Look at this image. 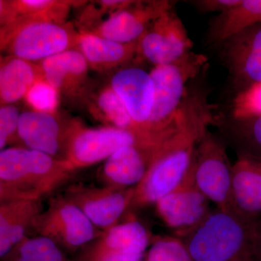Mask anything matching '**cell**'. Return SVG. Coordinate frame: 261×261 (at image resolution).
Masks as SVG:
<instances>
[{
    "label": "cell",
    "mask_w": 261,
    "mask_h": 261,
    "mask_svg": "<svg viewBox=\"0 0 261 261\" xmlns=\"http://www.w3.org/2000/svg\"><path fill=\"white\" fill-rule=\"evenodd\" d=\"M213 110L207 90L200 86L187 89L176 113L174 128L158 145L148 171L135 186L130 207L155 204L181 183L200 139L216 123Z\"/></svg>",
    "instance_id": "6da1fadb"
},
{
    "label": "cell",
    "mask_w": 261,
    "mask_h": 261,
    "mask_svg": "<svg viewBox=\"0 0 261 261\" xmlns=\"http://www.w3.org/2000/svg\"><path fill=\"white\" fill-rule=\"evenodd\" d=\"M258 222L217 207L183 242L193 261H255Z\"/></svg>",
    "instance_id": "7a4b0ae2"
},
{
    "label": "cell",
    "mask_w": 261,
    "mask_h": 261,
    "mask_svg": "<svg viewBox=\"0 0 261 261\" xmlns=\"http://www.w3.org/2000/svg\"><path fill=\"white\" fill-rule=\"evenodd\" d=\"M65 160L24 147L0 152V202L42 200L75 172Z\"/></svg>",
    "instance_id": "3957f363"
},
{
    "label": "cell",
    "mask_w": 261,
    "mask_h": 261,
    "mask_svg": "<svg viewBox=\"0 0 261 261\" xmlns=\"http://www.w3.org/2000/svg\"><path fill=\"white\" fill-rule=\"evenodd\" d=\"M78 34L79 31L69 23L20 17L0 28V49L5 56L39 63L75 49Z\"/></svg>",
    "instance_id": "277c9868"
},
{
    "label": "cell",
    "mask_w": 261,
    "mask_h": 261,
    "mask_svg": "<svg viewBox=\"0 0 261 261\" xmlns=\"http://www.w3.org/2000/svg\"><path fill=\"white\" fill-rule=\"evenodd\" d=\"M207 62L202 54L188 53L170 64L154 66L150 74L153 81V106L145 132L154 137H166L172 130L178 108L186 95L189 82L201 73Z\"/></svg>",
    "instance_id": "5b68a950"
},
{
    "label": "cell",
    "mask_w": 261,
    "mask_h": 261,
    "mask_svg": "<svg viewBox=\"0 0 261 261\" xmlns=\"http://www.w3.org/2000/svg\"><path fill=\"white\" fill-rule=\"evenodd\" d=\"M161 140L112 126L89 128L71 120L65 145V160L76 171L107 161L117 151L141 143H159Z\"/></svg>",
    "instance_id": "8992f818"
},
{
    "label": "cell",
    "mask_w": 261,
    "mask_h": 261,
    "mask_svg": "<svg viewBox=\"0 0 261 261\" xmlns=\"http://www.w3.org/2000/svg\"><path fill=\"white\" fill-rule=\"evenodd\" d=\"M226 143L208 130L200 139L193 159L196 185L218 208L235 211L232 195V168Z\"/></svg>",
    "instance_id": "52a82bcc"
},
{
    "label": "cell",
    "mask_w": 261,
    "mask_h": 261,
    "mask_svg": "<svg viewBox=\"0 0 261 261\" xmlns=\"http://www.w3.org/2000/svg\"><path fill=\"white\" fill-rule=\"evenodd\" d=\"M32 229L58 246L70 249L82 246L104 232L97 231L83 211L65 196L51 199L36 219Z\"/></svg>",
    "instance_id": "ba28073f"
},
{
    "label": "cell",
    "mask_w": 261,
    "mask_h": 261,
    "mask_svg": "<svg viewBox=\"0 0 261 261\" xmlns=\"http://www.w3.org/2000/svg\"><path fill=\"white\" fill-rule=\"evenodd\" d=\"M194 43L174 8L149 25L137 41L138 58L154 66L170 64L191 53Z\"/></svg>",
    "instance_id": "9c48e42d"
},
{
    "label": "cell",
    "mask_w": 261,
    "mask_h": 261,
    "mask_svg": "<svg viewBox=\"0 0 261 261\" xmlns=\"http://www.w3.org/2000/svg\"><path fill=\"white\" fill-rule=\"evenodd\" d=\"M209 202L196 185L192 161L181 183L154 205L165 224L185 238L210 212Z\"/></svg>",
    "instance_id": "30bf717a"
},
{
    "label": "cell",
    "mask_w": 261,
    "mask_h": 261,
    "mask_svg": "<svg viewBox=\"0 0 261 261\" xmlns=\"http://www.w3.org/2000/svg\"><path fill=\"white\" fill-rule=\"evenodd\" d=\"M135 187L116 188L72 185L65 197L75 204L97 228L104 231L116 226L125 211L132 205Z\"/></svg>",
    "instance_id": "8fae6325"
},
{
    "label": "cell",
    "mask_w": 261,
    "mask_h": 261,
    "mask_svg": "<svg viewBox=\"0 0 261 261\" xmlns=\"http://www.w3.org/2000/svg\"><path fill=\"white\" fill-rule=\"evenodd\" d=\"M220 45L238 93L261 84V23L244 29Z\"/></svg>",
    "instance_id": "7c38bea8"
},
{
    "label": "cell",
    "mask_w": 261,
    "mask_h": 261,
    "mask_svg": "<svg viewBox=\"0 0 261 261\" xmlns=\"http://www.w3.org/2000/svg\"><path fill=\"white\" fill-rule=\"evenodd\" d=\"M39 64L44 80L56 91L60 99L83 104L94 84L89 77L88 63L78 49L49 57Z\"/></svg>",
    "instance_id": "4fadbf2b"
},
{
    "label": "cell",
    "mask_w": 261,
    "mask_h": 261,
    "mask_svg": "<svg viewBox=\"0 0 261 261\" xmlns=\"http://www.w3.org/2000/svg\"><path fill=\"white\" fill-rule=\"evenodd\" d=\"M176 3L169 0L133 1L89 32L117 42H137L149 25L174 8Z\"/></svg>",
    "instance_id": "5bb4252c"
},
{
    "label": "cell",
    "mask_w": 261,
    "mask_h": 261,
    "mask_svg": "<svg viewBox=\"0 0 261 261\" xmlns=\"http://www.w3.org/2000/svg\"><path fill=\"white\" fill-rule=\"evenodd\" d=\"M70 121L62 119L56 113L35 110L24 111L19 118L20 143L27 148L65 160Z\"/></svg>",
    "instance_id": "9a60e30c"
},
{
    "label": "cell",
    "mask_w": 261,
    "mask_h": 261,
    "mask_svg": "<svg viewBox=\"0 0 261 261\" xmlns=\"http://www.w3.org/2000/svg\"><path fill=\"white\" fill-rule=\"evenodd\" d=\"M109 84L140 129L150 135L145 129L154 102V84L149 73L138 67H124L113 73Z\"/></svg>",
    "instance_id": "2e32d148"
},
{
    "label": "cell",
    "mask_w": 261,
    "mask_h": 261,
    "mask_svg": "<svg viewBox=\"0 0 261 261\" xmlns=\"http://www.w3.org/2000/svg\"><path fill=\"white\" fill-rule=\"evenodd\" d=\"M159 143H141L117 151L106 161L101 176L106 186L129 188L138 185L148 171Z\"/></svg>",
    "instance_id": "e0dca14e"
},
{
    "label": "cell",
    "mask_w": 261,
    "mask_h": 261,
    "mask_svg": "<svg viewBox=\"0 0 261 261\" xmlns=\"http://www.w3.org/2000/svg\"><path fill=\"white\" fill-rule=\"evenodd\" d=\"M75 49L89 68L100 73L121 69L138 57L137 42H117L90 32H79Z\"/></svg>",
    "instance_id": "ac0fdd59"
},
{
    "label": "cell",
    "mask_w": 261,
    "mask_h": 261,
    "mask_svg": "<svg viewBox=\"0 0 261 261\" xmlns=\"http://www.w3.org/2000/svg\"><path fill=\"white\" fill-rule=\"evenodd\" d=\"M234 210L252 219H261V160L238 155L232 168Z\"/></svg>",
    "instance_id": "d6986e66"
},
{
    "label": "cell",
    "mask_w": 261,
    "mask_h": 261,
    "mask_svg": "<svg viewBox=\"0 0 261 261\" xmlns=\"http://www.w3.org/2000/svg\"><path fill=\"white\" fill-rule=\"evenodd\" d=\"M0 256L11 252L32 228L44 210L42 200H18L0 202Z\"/></svg>",
    "instance_id": "ffe728a7"
},
{
    "label": "cell",
    "mask_w": 261,
    "mask_h": 261,
    "mask_svg": "<svg viewBox=\"0 0 261 261\" xmlns=\"http://www.w3.org/2000/svg\"><path fill=\"white\" fill-rule=\"evenodd\" d=\"M44 73L39 63L16 57L2 56L0 59V103L13 105L25 99L37 82L44 81Z\"/></svg>",
    "instance_id": "44dd1931"
},
{
    "label": "cell",
    "mask_w": 261,
    "mask_h": 261,
    "mask_svg": "<svg viewBox=\"0 0 261 261\" xmlns=\"http://www.w3.org/2000/svg\"><path fill=\"white\" fill-rule=\"evenodd\" d=\"M86 3L63 0H1L0 25L3 27L20 17H34L67 23L70 9L73 7L83 6Z\"/></svg>",
    "instance_id": "7402d4cb"
},
{
    "label": "cell",
    "mask_w": 261,
    "mask_h": 261,
    "mask_svg": "<svg viewBox=\"0 0 261 261\" xmlns=\"http://www.w3.org/2000/svg\"><path fill=\"white\" fill-rule=\"evenodd\" d=\"M261 23V0H240V3L211 20L207 43L221 44L244 29Z\"/></svg>",
    "instance_id": "603a6c76"
},
{
    "label": "cell",
    "mask_w": 261,
    "mask_h": 261,
    "mask_svg": "<svg viewBox=\"0 0 261 261\" xmlns=\"http://www.w3.org/2000/svg\"><path fill=\"white\" fill-rule=\"evenodd\" d=\"M83 104L87 105L89 113L96 120L102 122L106 126L134 130L152 137L140 129L130 117L121 97L113 90L110 84L103 86L96 93L94 87H92Z\"/></svg>",
    "instance_id": "cb8c5ba5"
},
{
    "label": "cell",
    "mask_w": 261,
    "mask_h": 261,
    "mask_svg": "<svg viewBox=\"0 0 261 261\" xmlns=\"http://www.w3.org/2000/svg\"><path fill=\"white\" fill-rule=\"evenodd\" d=\"M219 125L221 138L235 149L238 155L261 160V115L230 116Z\"/></svg>",
    "instance_id": "d4e9b609"
},
{
    "label": "cell",
    "mask_w": 261,
    "mask_h": 261,
    "mask_svg": "<svg viewBox=\"0 0 261 261\" xmlns=\"http://www.w3.org/2000/svg\"><path fill=\"white\" fill-rule=\"evenodd\" d=\"M148 243L149 234L145 226L139 221L130 220L104 231L94 246L132 255H143Z\"/></svg>",
    "instance_id": "484cf974"
},
{
    "label": "cell",
    "mask_w": 261,
    "mask_h": 261,
    "mask_svg": "<svg viewBox=\"0 0 261 261\" xmlns=\"http://www.w3.org/2000/svg\"><path fill=\"white\" fill-rule=\"evenodd\" d=\"M18 257L28 261H64L61 249L54 242L42 236L25 238L17 245ZM14 248V249H15Z\"/></svg>",
    "instance_id": "4316f807"
},
{
    "label": "cell",
    "mask_w": 261,
    "mask_h": 261,
    "mask_svg": "<svg viewBox=\"0 0 261 261\" xmlns=\"http://www.w3.org/2000/svg\"><path fill=\"white\" fill-rule=\"evenodd\" d=\"M132 2L130 0H102L91 3L84 8L78 19L79 32H91L102 23L105 15H107L108 18L113 13L128 6Z\"/></svg>",
    "instance_id": "83f0119b"
},
{
    "label": "cell",
    "mask_w": 261,
    "mask_h": 261,
    "mask_svg": "<svg viewBox=\"0 0 261 261\" xmlns=\"http://www.w3.org/2000/svg\"><path fill=\"white\" fill-rule=\"evenodd\" d=\"M147 261H193L186 245L178 238H163L149 249Z\"/></svg>",
    "instance_id": "f1b7e54d"
},
{
    "label": "cell",
    "mask_w": 261,
    "mask_h": 261,
    "mask_svg": "<svg viewBox=\"0 0 261 261\" xmlns=\"http://www.w3.org/2000/svg\"><path fill=\"white\" fill-rule=\"evenodd\" d=\"M33 110L56 113L60 98L58 93L45 80L37 82L25 98Z\"/></svg>",
    "instance_id": "f546056e"
},
{
    "label": "cell",
    "mask_w": 261,
    "mask_h": 261,
    "mask_svg": "<svg viewBox=\"0 0 261 261\" xmlns=\"http://www.w3.org/2000/svg\"><path fill=\"white\" fill-rule=\"evenodd\" d=\"M20 113L13 105L0 108V149L7 145L20 142L18 136V123Z\"/></svg>",
    "instance_id": "4dcf8cb0"
},
{
    "label": "cell",
    "mask_w": 261,
    "mask_h": 261,
    "mask_svg": "<svg viewBox=\"0 0 261 261\" xmlns=\"http://www.w3.org/2000/svg\"><path fill=\"white\" fill-rule=\"evenodd\" d=\"M261 115V84L238 93L231 116L250 117Z\"/></svg>",
    "instance_id": "1f68e13d"
},
{
    "label": "cell",
    "mask_w": 261,
    "mask_h": 261,
    "mask_svg": "<svg viewBox=\"0 0 261 261\" xmlns=\"http://www.w3.org/2000/svg\"><path fill=\"white\" fill-rule=\"evenodd\" d=\"M143 255H132L92 247L88 254V261H142Z\"/></svg>",
    "instance_id": "d6a6232c"
},
{
    "label": "cell",
    "mask_w": 261,
    "mask_h": 261,
    "mask_svg": "<svg viewBox=\"0 0 261 261\" xmlns=\"http://www.w3.org/2000/svg\"><path fill=\"white\" fill-rule=\"evenodd\" d=\"M240 0H195L188 1L202 13H224L240 3Z\"/></svg>",
    "instance_id": "836d02e7"
},
{
    "label": "cell",
    "mask_w": 261,
    "mask_h": 261,
    "mask_svg": "<svg viewBox=\"0 0 261 261\" xmlns=\"http://www.w3.org/2000/svg\"><path fill=\"white\" fill-rule=\"evenodd\" d=\"M255 261H261V219L259 220L256 245H255Z\"/></svg>",
    "instance_id": "e575fe53"
},
{
    "label": "cell",
    "mask_w": 261,
    "mask_h": 261,
    "mask_svg": "<svg viewBox=\"0 0 261 261\" xmlns=\"http://www.w3.org/2000/svg\"><path fill=\"white\" fill-rule=\"evenodd\" d=\"M15 261H28V260H24V259H23V258H20V257H18V258L17 259V260Z\"/></svg>",
    "instance_id": "d590c367"
}]
</instances>
